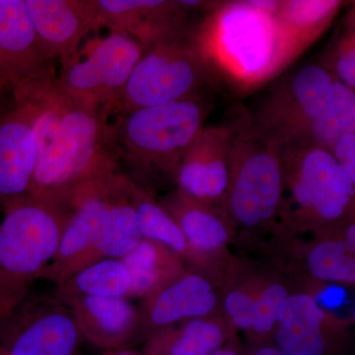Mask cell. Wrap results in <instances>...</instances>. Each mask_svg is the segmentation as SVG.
Wrapping results in <instances>:
<instances>
[{
  "mask_svg": "<svg viewBox=\"0 0 355 355\" xmlns=\"http://www.w3.org/2000/svg\"><path fill=\"white\" fill-rule=\"evenodd\" d=\"M210 109L202 94L123 113L116 127L108 128V137L132 170L130 180L150 195L161 184L175 182L180 163L205 127Z\"/></svg>",
  "mask_w": 355,
  "mask_h": 355,
  "instance_id": "1",
  "label": "cell"
},
{
  "mask_svg": "<svg viewBox=\"0 0 355 355\" xmlns=\"http://www.w3.org/2000/svg\"><path fill=\"white\" fill-rule=\"evenodd\" d=\"M282 202L275 239L284 245L298 235L320 234L354 220L355 183L330 150L282 148Z\"/></svg>",
  "mask_w": 355,
  "mask_h": 355,
  "instance_id": "2",
  "label": "cell"
},
{
  "mask_svg": "<svg viewBox=\"0 0 355 355\" xmlns=\"http://www.w3.org/2000/svg\"><path fill=\"white\" fill-rule=\"evenodd\" d=\"M227 191L222 214L234 235L277 234L284 164L282 148L245 118L232 125Z\"/></svg>",
  "mask_w": 355,
  "mask_h": 355,
  "instance_id": "3",
  "label": "cell"
},
{
  "mask_svg": "<svg viewBox=\"0 0 355 355\" xmlns=\"http://www.w3.org/2000/svg\"><path fill=\"white\" fill-rule=\"evenodd\" d=\"M102 114L65 94L55 132L39 150L29 196L69 205L74 191L114 171Z\"/></svg>",
  "mask_w": 355,
  "mask_h": 355,
  "instance_id": "4",
  "label": "cell"
},
{
  "mask_svg": "<svg viewBox=\"0 0 355 355\" xmlns=\"http://www.w3.org/2000/svg\"><path fill=\"white\" fill-rule=\"evenodd\" d=\"M0 223V322L24 304L57 254L69 205L26 196L6 205Z\"/></svg>",
  "mask_w": 355,
  "mask_h": 355,
  "instance_id": "5",
  "label": "cell"
},
{
  "mask_svg": "<svg viewBox=\"0 0 355 355\" xmlns=\"http://www.w3.org/2000/svg\"><path fill=\"white\" fill-rule=\"evenodd\" d=\"M207 58L189 38L144 51L114 107L123 113L202 95L209 83Z\"/></svg>",
  "mask_w": 355,
  "mask_h": 355,
  "instance_id": "6",
  "label": "cell"
},
{
  "mask_svg": "<svg viewBox=\"0 0 355 355\" xmlns=\"http://www.w3.org/2000/svg\"><path fill=\"white\" fill-rule=\"evenodd\" d=\"M137 40L112 32L98 42L83 60H67L58 87L74 101L98 110L112 107L120 97L144 53Z\"/></svg>",
  "mask_w": 355,
  "mask_h": 355,
  "instance_id": "7",
  "label": "cell"
},
{
  "mask_svg": "<svg viewBox=\"0 0 355 355\" xmlns=\"http://www.w3.org/2000/svg\"><path fill=\"white\" fill-rule=\"evenodd\" d=\"M334 79L319 64L302 67L275 88L252 123L280 148L291 146L328 109Z\"/></svg>",
  "mask_w": 355,
  "mask_h": 355,
  "instance_id": "8",
  "label": "cell"
},
{
  "mask_svg": "<svg viewBox=\"0 0 355 355\" xmlns=\"http://www.w3.org/2000/svg\"><path fill=\"white\" fill-rule=\"evenodd\" d=\"M93 4L99 26L132 37L144 50L189 38L190 13L212 6L210 2L186 0H93Z\"/></svg>",
  "mask_w": 355,
  "mask_h": 355,
  "instance_id": "9",
  "label": "cell"
},
{
  "mask_svg": "<svg viewBox=\"0 0 355 355\" xmlns=\"http://www.w3.org/2000/svg\"><path fill=\"white\" fill-rule=\"evenodd\" d=\"M350 324L324 309L310 292H292L280 308L272 343L286 355H340Z\"/></svg>",
  "mask_w": 355,
  "mask_h": 355,
  "instance_id": "10",
  "label": "cell"
},
{
  "mask_svg": "<svg viewBox=\"0 0 355 355\" xmlns=\"http://www.w3.org/2000/svg\"><path fill=\"white\" fill-rule=\"evenodd\" d=\"M113 173L74 191L69 202V214L57 254L40 279L43 277L60 286L87 265L104 226L109 180Z\"/></svg>",
  "mask_w": 355,
  "mask_h": 355,
  "instance_id": "11",
  "label": "cell"
},
{
  "mask_svg": "<svg viewBox=\"0 0 355 355\" xmlns=\"http://www.w3.org/2000/svg\"><path fill=\"white\" fill-rule=\"evenodd\" d=\"M6 320L11 330L0 338L2 355L78 354L83 336L71 311L57 298L18 309Z\"/></svg>",
  "mask_w": 355,
  "mask_h": 355,
  "instance_id": "12",
  "label": "cell"
},
{
  "mask_svg": "<svg viewBox=\"0 0 355 355\" xmlns=\"http://www.w3.org/2000/svg\"><path fill=\"white\" fill-rule=\"evenodd\" d=\"M231 139V127H203L178 168L177 190L220 210L228 188Z\"/></svg>",
  "mask_w": 355,
  "mask_h": 355,
  "instance_id": "13",
  "label": "cell"
},
{
  "mask_svg": "<svg viewBox=\"0 0 355 355\" xmlns=\"http://www.w3.org/2000/svg\"><path fill=\"white\" fill-rule=\"evenodd\" d=\"M14 104H0V202L4 207L29 195L39 158L31 105L14 93Z\"/></svg>",
  "mask_w": 355,
  "mask_h": 355,
  "instance_id": "14",
  "label": "cell"
},
{
  "mask_svg": "<svg viewBox=\"0 0 355 355\" xmlns=\"http://www.w3.org/2000/svg\"><path fill=\"white\" fill-rule=\"evenodd\" d=\"M26 0H0V83L17 89L50 78Z\"/></svg>",
  "mask_w": 355,
  "mask_h": 355,
  "instance_id": "15",
  "label": "cell"
},
{
  "mask_svg": "<svg viewBox=\"0 0 355 355\" xmlns=\"http://www.w3.org/2000/svg\"><path fill=\"white\" fill-rule=\"evenodd\" d=\"M57 299L71 311L83 338L105 352L128 349L144 331L141 312L128 298Z\"/></svg>",
  "mask_w": 355,
  "mask_h": 355,
  "instance_id": "16",
  "label": "cell"
},
{
  "mask_svg": "<svg viewBox=\"0 0 355 355\" xmlns=\"http://www.w3.org/2000/svg\"><path fill=\"white\" fill-rule=\"evenodd\" d=\"M158 202L176 222L191 247L203 258L227 272L234 260L229 251V245L235 235L221 210L189 197L177 189Z\"/></svg>",
  "mask_w": 355,
  "mask_h": 355,
  "instance_id": "17",
  "label": "cell"
},
{
  "mask_svg": "<svg viewBox=\"0 0 355 355\" xmlns=\"http://www.w3.org/2000/svg\"><path fill=\"white\" fill-rule=\"evenodd\" d=\"M39 43L49 60H69L83 40L100 27L88 0H26Z\"/></svg>",
  "mask_w": 355,
  "mask_h": 355,
  "instance_id": "18",
  "label": "cell"
},
{
  "mask_svg": "<svg viewBox=\"0 0 355 355\" xmlns=\"http://www.w3.org/2000/svg\"><path fill=\"white\" fill-rule=\"evenodd\" d=\"M218 288L205 275L188 272L144 300L141 312L144 331H153L171 324L210 316L220 312Z\"/></svg>",
  "mask_w": 355,
  "mask_h": 355,
  "instance_id": "19",
  "label": "cell"
},
{
  "mask_svg": "<svg viewBox=\"0 0 355 355\" xmlns=\"http://www.w3.org/2000/svg\"><path fill=\"white\" fill-rule=\"evenodd\" d=\"M128 195L137 214L142 238L153 240L169 248L177 254L189 270H195L211 280L220 288L226 272L211 261L198 254L184 237V233L162 205L128 178Z\"/></svg>",
  "mask_w": 355,
  "mask_h": 355,
  "instance_id": "20",
  "label": "cell"
},
{
  "mask_svg": "<svg viewBox=\"0 0 355 355\" xmlns=\"http://www.w3.org/2000/svg\"><path fill=\"white\" fill-rule=\"evenodd\" d=\"M235 336L220 311L153 331L147 336L141 354L209 355Z\"/></svg>",
  "mask_w": 355,
  "mask_h": 355,
  "instance_id": "21",
  "label": "cell"
},
{
  "mask_svg": "<svg viewBox=\"0 0 355 355\" xmlns=\"http://www.w3.org/2000/svg\"><path fill=\"white\" fill-rule=\"evenodd\" d=\"M347 224L335 230L313 235L309 242L292 239L284 247L291 248L292 254L304 266L311 279L354 286L355 251L345 240Z\"/></svg>",
  "mask_w": 355,
  "mask_h": 355,
  "instance_id": "22",
  "label": "cell"
},
{
  "mask_svg": "<svg viewBox=\"0 0 355 355\" xmlns=\"http://www.w3.org/2000/svg\"><path fill=\"white\" fill-rule=\"evenodd\" d=\"M128 181L125 175L113 173L110 177L106 218L86 266L109 259L121 260L141 240L137 214L128 195Z\"/></svg>",
  "mask_w": 355,
  "mask_h": 355,
  "instance_id": "23",
  "label": "cell"
},
{
  "mask_svg": "<svg viewBox=\"0 0 355 355\" xmlns=\"http://www.w3.org/2000/svg\"><path fill=\"white\" fill-rule=\"evenodd\" d=\"M130 277L128 297L146 300L188 272L184 261L169 248L141 238L121 259Z\"/></svg>",
  "mask_w": 355,
  "mask_h": 355,
  "instance_id": "24",
  "label": "cell"
},
{
  "mask_svg": "<svg viewBox=\"0 0 355 355\" xmlns=\"http://www.w3.org/2000/svg\"><path fill=\"white\" fill-rule=\"evenodd\" d=\"M266 273L234 258L220 287V310L226 321L237 333H249L253 323L257 299Z\"/></svg>",
  "mask_w": 355,
  "mask_h": 355,
  "instance_id": "25",
  "label": "cell"
},
{
  "mask_svg": "<svg viewBox=\"0 0 355 355\" xmlns=\"http://www.w3.org/2000/svg\"><path fill=\"white\" fill-rule=\"evenodd\" d=\"M130 277L121 260H101L91 263L57 286V298L88 297L128 298Z\"/></svg>",
  "mask_w": 355,
  "mask_h": 355,
  "instance_id": "26",
  "label": "cell"
},
{
  "mask_svg": "<svg viewBox=\"0 0 355 355\" xmlns=\"http://www.w3.org/2000/svg\"><path fill=\"white\" fill-rule=\"evenodd\" d=\"M355 132V91L334 79L328 109L291 146L284 148L317 146L330 150L343 135Z\"/></svg>",
  "mask_w": 355,
  "mask_h": 355,
  "instance_id": "27",
  "label": "cell"
},
{
  "mask_svg": "<svg viewBox=\"0 0 355 355\" xmlns=\"http://www.w3.org/2000/svg\"><path fill=\"white\" fill-rule=\"evenodd\" d=\"M340 4V1H280L272 18L282 36L305 43L324 29Z\"/></svg>",
  "mask_w": 355,
  "mask_h": 355,
  "instance_id": "28",
  "label": "cell"
},
{
  "mask_svg": "<svg viewBox=\"0 0 355 355\" xmlns=\"http://www.w3.org/2000/svg\"><path fill=\"white\" fill-rule=\"evenodd\" d=\"M291 293L286 279L280 275L266 273L257 299L251 330L247 334L250 345L272 343L280 308Z\"/></svg>",
  "mask_w": 355,
  "mask_h": 355,
  "instance_id": "29",
  "label": "cell"
},
{
  "mask_svg": "<svg viewBox=\"0 0 355 355\" xmlns=\"http://www.w3.org/2000/svg\"><path fill=\"white\" fill-rule=\"evenodd\" d=\"M320 67L326 69L336 80L355 91V29L354 18L349 17L345 30L336 37L324 53Z\"/></svg>",
  "mask_w": 355,
  "mask_h": 355,
  "instance_id": "30",
  "label": "cell"
},
{
  "mask_svg": "<svg viewBox=\"0 0 355 355\" xmlns=\"http://www.w3.org/2000/svg\"><path fill=\"white\" fill-rule=\"evenodd\" d=\"M330 153L343 171L355 183V132L345 133L336 139Z\"/></svg>",
  "mask_w": 355,
  "mask_h": 355,
  "instance_id": "31",
  "label": "cell"
},
{
  "mask_svg": "<svg viewBox=\"0 0 355 355\" xmlns=\"http://www.w3.org/2000/svg\"><path fill=\"white\" fill-rule=\"evenodd\" d=\"M242 355H286L277 349L272 343L250 345L248 349H243Z\"/></svg>",
  "mask_w": 355,
  "mask_h": 355,
  "instance_id": "32",
  "label": "cell"
},
{
  "mask_svg": "<svg viewBox=\"0 0 355 355\" xmlns=\"http://www.w3.org/2000/svg\"><path fill=\"white\" fill-rule=\"evenodd\" d=\"M242 345H240L239 340L235 336L228 343H226L223 347H221L220 349L216 350V352H212L209 355H242Z\"/></svg>",
  "mask_w": 355,
  "mask_h": 355,
  "instance_id": "33",
  "label": "cell"
},
{
  "mask_svg": "<svg viewBox=\"0 0 355 355\" xmlns=\"http://www.w3.org/2000/svg\"><path fill=\"white\" fill-rule=\"evenodd\" d=\"M102 355H142L130 349L107 350Z\"/></svg>",
  "mask_w": 355,
  "mask_h": 355,
  "instance_id": "34",
  "label": "cell"
},
{
  "mask_svg": "<svg viewBox=\"0 0 355 355\" xmlns=\"http://www.w3.org/2000/svg\"><path fill=\"white\" fill-rule=\"evenodd\" d=\"M6 87H4V86H3V85H2V84H1V83H0V93H1V92H2V91L6 90Z\"/></svg>",
  "mask_w": 355,
  "mask_h": 355,
  "instance_id": "35",
  "label": "cell"
},
{
  "mask_svg": "<svg viewBox=\"0 0 355 355\" xmlns=\"http://www.w3.org/2000/svg\"><path fill=\"white\" fill-rule=\"evenodd\" d=\"M0 355H2V354H1V352H0Z\"/></svg>",
  "mask_w": 355,
  "mask_h": 355,
  "instance_id": "36",
  "label": "cell"
}]
</instances>
